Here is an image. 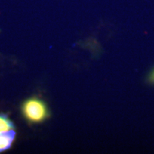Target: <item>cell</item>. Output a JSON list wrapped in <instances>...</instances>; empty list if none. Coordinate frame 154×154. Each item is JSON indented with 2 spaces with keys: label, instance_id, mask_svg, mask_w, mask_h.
Returning <instances> with one entry per match:
<instances>
[{
  "label": "cell",
  "instance_id": "6da1fadb",
  "mask_svg": "<svg viewBox=\"0 0 154 154\" xmlns=\"http://www.w3.org/2000/svg\"><path fill=\"white\" fill-rule=\"evenodd\" d=\"M22 113L29 122L39 123L49 116L48 109L44 101L38 99H28L22 106Z\"/></svg>",
  "mask_w": 154,
  "mask_h": 154
},
{
  "label": "cell",
  "instance_id": "7a4b0ae2",
  "mask_svg": "<svg viewBox=\"0 0 154 154\" xmlns=\"http://www.w3.org/2000/svg\"><path fill=\"white\" fill-rule=\"evenodd\" d=\"M16 133L14 131L0 132V153L9 149L14 141Z\"/></svg>",
  "mask_w": 154,
  "mask_h": 154
},
{
  "label": "cell",
  "instance_id": "3957f363",
  "mask_svg": "<svg viewBox=\"0 0 154 154\" xmlns=\"http://www.w3.org/2000/svg\"><path fill=\"white\" fill-rule=\"evenodd\" d=\"M14 124L11 122L7 116L5 114H0V132L7 131L14 128Z\"/></svg>",
  "mask_w": 154,
  "mask_h": 154
},
{
  "label": "cell",
  "instance_id": "277c9868",
  "mask_svg": "<svg viewBox=\"0 0 154 154\" xmlns=\"http://www.w3.org/2000/svg\"><path fill=\"white\" fill-rule=\"evenodd\" d=\"M149 82L154 84V69L151 72L149 76Z\"/></svg>",
  "mask_w": 154,
  "mask_h": 154
}]
</instances>
